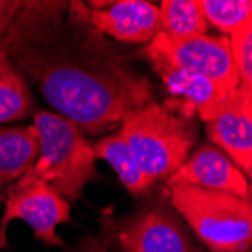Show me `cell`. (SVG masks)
<instances>
[{
    "mask_svg": "<svg viewBox=\"0 0 252 252\" xmlns=\"http://www.w3.org/2000/svg\"><path fill=\"white\" fill-rule=\"evenodd\" d=\"M209 141L223 151L251 180L252 174V89L237 93L218 115L205 123Z\"/></svg>",
    "mask_w": 252,
    "mask_h": 252,
    "instance_id": "8fae6325",
    "label": "cell"
},
{
    "mask_svg": "<svg viewBox=\"0 0 252 252\" xmlns=\"http://www.w3.org/2000/svg\"><path fill=\"white\" fill-rule=\"evenodd\" d=\"M100 240L118 252H202L199 240L175 210L168 189L124 216L104 213Z\"/></svg>",
    "mask_w": 252,
    "mask_h": 252,
    "instance_id": "3957f363",
    "label": "cell"
},
{
    "mask_svg": "<svg viewBox=\"0 0 252 252\" xmlns=\"http://www.w3.org/2000/svg\"><path fill=\"white\" fill-rule=\"evenodd\" d=\"M195 109L178 98L151 103L123 120L121 131L141 171L154 186L166 181L198 142Z\"/></svg>",
    "mask_w": 252,
    "mask_h": 252,
    "instance_id": "7a4b0ae2",
    "label": "cell"
},
{
    "mask_svg": "<svg viewBox=\"0 0 252 252\" xmlns=\"http://www.w3.org/2000/svg\"><path fill=\"white\" fill-rule=\"evenodd\" d=\"M86 6L89 25L117 41L145 45L160 32L158 6L151 2H89Z\"/></svg>",
    "mask_w": 252,
    "mask_h": 252,
    "instance_id": "30bf717a",
    "label": "cell"
},
{
    "mask_svg": "<svg viewBox=\"0 0 252 252\" xmlns=\"http://www.w3.org/2000/svg\"><path fill=\"white\" fill-rule=\"evenodd\" d=\"M198 5L209 26L216 28L223 36H230L252 17L251 0H198Z\"/></svg>",
    "mask_w": 252,
    "mask_h": 252,
    "instance_id": "2e32d148",
    "label": "cell"
},
{
    "mask_svg": "<svg viewBox=\"0 0 252 252\" xmlns=\"http://www.w3.org/2000/svg\"><path fill=\"white\" fill-rule=\"evenodd\" d=\"M172 185H188L251 199V181L230 157L212 142L199 144L189 154L166 180V186Z\"/></svg>",
    "mask_w": 252,
    "mask_h": 252,
    "instance_id": "9c48e42d",
    "label": "cell"
},
{
    "mask_svg": "<svg viewBox=\"0 0 252 252\" xmlns=\"http://www.w3.org/2000/svg\"><path fill=\"white\" fill-rule=\"evenodd\" d=\"M82 2L25 0L0 35L15 70L80 131L98 134L154 103V88L88 21Z\"/></svg>",
    "mask_w": 252,
    "mask_h": 252,
    "instance_id": "6da1fadb",
    "label": "cell"
},
{
    "mask_svg": "<svg viewBox=\"0 0 252 252\" xmlns=\"http://www.w3.org/2000/svg\"><path fill=\"white\" fill-rule=\"evenodd\" d=\"M171 202L210 252H249L252 201L188 185L166 186Z\"/></svg>",
    "mask_w": 252,
    "mask_h": 252,
    "instance_id": "277c9868",
    "label": "cell"
},
{
    "mask_svg": "<svg viewBox=\"0 0 252 252\" xmlns=\"http://www.w3.org/2000/svg\"><path fill=\"white\" fill-rule=\"evenodd\" d=\"M5 210L0 219V251L8 249V226L12 220H25L49 248H66L56 228L71 222V204L49 181L31 168L6 190Z\"/></svg>",
    "mask_w": 252,
    "mask_h": 252,
    "instance_id": "8992f818",
    "label": "cell"
},
{
    "mask_svg": "<svg viewBox=\"0 0 252 252\" xmlns=\"http://www.w3.org/2000/svg\"><path fill=\"white\" fill-rule=\"evenodd\" d=\"M228 41L240 86L252 89V17L246 18Z\"/></svg>",
    "mask_w": 252,
    "mask_h": 252,
    "instance_id": "e0dca14e",
    "label": "cell"
},
{
    "mask_svg": "<svg viewBox=\"0 0 252 252\" xmlns=\"http://www.w3.org/2000/svg\"><path fill=\"white\" fill-rule=\"evenodd\" d=\"M38 154L33 126L0 128V205L5 202L8 188L35 165Z\"/></svg>",
    "mask_w": 252,
    "mask_h": 252,
    "instance_id": "7c38bea8",
    "label": "cell"
},
{
    "mask_svg": "<svg viewBox=\"0 0 252 252\" xmlns=\"http://www.w3.org/2000/svg\"><path fill=\"white\" fill-rule=\"evenodd\" d=\"M39 154L32 169L68 201H79L85 188L98 178L93 145L70 120L49 110L33 113Z\"/></svg>",
    "mask_w": 252,
    "mask_h": 252,
    "instance_id": "5b68a950",
    "label": "cell"
},
{
    "mask_svg": "<svg viewBox=\"0 0 252 252\" xmlns=\"http://www.w3.org/2000/svg\"><path fill=\"white\" fill-rule=\"evenodd\" d=\"M95 158H103L117 172L123 186L133 195L141 196L148 193L153 186L141 171L136 158L126 141V137L120 130L112 133L93 145Z\"/></svg>",
    "mask_w": 252,
    "mask_h": 252,
    "instance_id": "4fadbf2b",
    "label": "cell"
},
{
    "mask_svg": "<svg viewBox=\"0 0 252 252\" xmlns=\"http://www.w3.org/2000/svg\"><path fill=\"white\" fill-rule=\"evenodd\" d=\"M169 58L181 68L196 73L223 89L236 93L240 86L233 63L230 41L223 35H199L185 41H169L158 33Z\"/></svg>",
    "mask_w": 252,
    "mask_h": 252,
    "instance_id": "ba28073f",
    "label": "cell"
},
{
    "mask_svg": "<svg viewBox=\"0 0 252 252\" xmlns=\"http://www.w3.org/2000/svg\"><path fill=\"white\" fill-rule=\"evenodd\" d=\"M33 110V98L26 80L11 63L0 44V124L26 118Z\"/></svg>",
    "mask_w": 252,
    "mask_h": 252,
    "instance_id": "9a60e30c",
    "label": "cell"
},
{
    "mask_svg": "<svg viewBox=\"0 0 252 252\" xmlns=\"http://www.w3.org/2000/svg\"><path fill=\"white\" fill-rule=\"evenodd\" d=\"M160 32L169 41H185L209 32L198 0H163L158 6Z\"/></svg>",
    "mask_w": 252,
    "mask_h": 252,
    "instance_id": "5bb4252c",
    "label": "cell"
},
{
    "mask_svg": "<svg viewBox=\"0 0 252 252\" xmlns=\"http://www.w3.org/2000/svg\"><path fill=\"white\" fill-rule=\"evenodd\" d=\"M74 252H112L97 236H85L79 240L77 249Z\"/></svg>",
    "mask_w": 252,
    "mask_h": 252,
    "instance_id": "ac0fdd59",
    "label": "cell"
},
{
    "mask_svg": "<svg viewBox=\"0 0 252 252\" xmlns=\"http://www.w3.org/2000/svg\"><path fill=\"white\" fill-rule=\"evenodd\" d=\"M158 33L141 50H137L134 58L147 61L160 76L169 93L178 100L190 104L204 123L212 121L237 91L230 93L212 80L178 66L165 50Z\"/></svg>",
    "mask_w": 252,
    "mask_h": 252,
    "instance_id": "52a82bcc",
    "label": "cell"
}]
</instances>
